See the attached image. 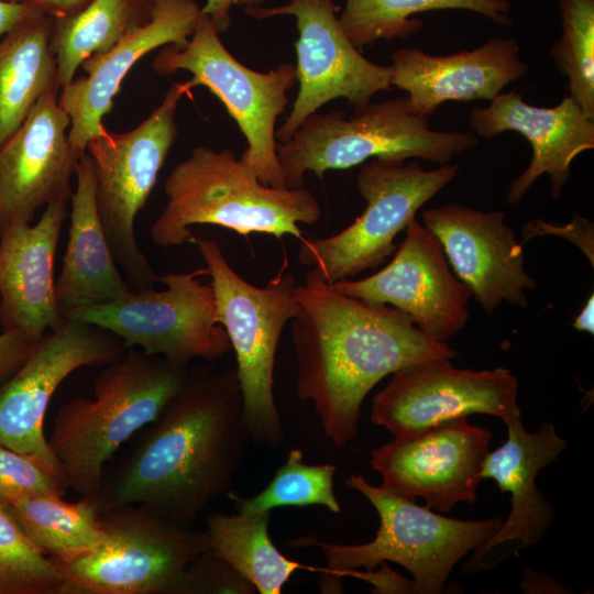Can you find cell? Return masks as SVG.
Here are the masks:
<instances>
[{
	"label": "cell",
	"instance_id": "obj_1",
	"mask_svg": "<svg viewBox=\"0 0 594 594\" xmlns=\"http://www.w3.org/2000/svg\"><path fill=\"white\" fill-rule=\"evenodd\" d=\"M153 426L95 497L99 512L147 507L191 527L232 491L251 440L235 367L188 371Z\"/></svg>",
	"mask_w": 594,
	"mask_h": 594
},
{
	"label": "cell",
	"instance_id": "obj_2",
	"mask_svg": "<svg viewBox=\"0 0 594 594\" xmlns=\"http://www.w3.org/2000/svg\"><path fill=\"white\" fill-rule=\"evenodd\" d=\"M295 299L296 393L312 403L323 433L337 448L356 438L362 404L385 376L413 363L458 355L402 310L346 296L315 270L297 283Z\"/></svg>",
	"mask_w": 594,
	"mask_h": 594
},
{
	"label": "cell",
	"instance_id": "obj_3",
	"mask_svg": "<svg viewBox=\"0 0 594 594\" xmlns=\"http://www.w3.org/2000/svg\"><path fill=\"white\" fill-rule=\"evenodd\" d=\"M167 202L150 229L157 246H180L194 237L195 224H213L240 235L265 233L302 238L299 223L314 224L320 205L306 188H274L226 148L198 146L168 175Z\"/></svg>",
	"mask_w": 594,
	"mask_h": 594
},
{
	"label": "cell",
	"instance_id": "obj_4",
	"mask_svg": "<svg viewBox=\"0 0 594 594\" xmlns=\"http://www.w3.org/2000/svg\"><path fill=\"white\" fill-rule=\"evenodd\" d=\"M187 366L130 349L105 365L92 397L79 396L56 413L48 446L66 484L81 497H96L106 463L138 430L154 422L178 392Z\"/></svg>",
	"mask_w": 594,
	"mask_h": 594
},
{
	"label": "cell",
	"instance_id": "obj_5",
	"mask_svg": "<svg viewBox=\"0 0 594 594\" xmlns=\"http://www.w3.org/2000/svg\"><path fill=\"white\" fill-rule=\"evenodd\" d=\"M345 485L361 493L375 508L380 528L373 540L361 544H339L301 537L292 547L316 546L327 566L322 590H341V578L364 568L372 572L387 561L397 563L413 575L410 593H442L448 576L464 557L487 541L503 519L462 520L442 516L427 506L369 483L361 474H350Z\"/></svg>",
	"mask_w": 594,
	"mask_h": 594
},
{
	"label": "cell",
	"instance_id": "obj_6",
	"mask_svg": "<svg viewBox=\"0 0 594 594\" xmlns=\"http://www.w3.org/2000/svg\"><path fill=\"white\" fill-rule=\"evenodd\" d=\"M206 264L216 302V320L235 352L243 416L252 441L277 447L284 427L274 398L276 350L285 326L298 312L297 282L284 266L263 287L242 278L218 242L190 239Z\"/></svg>",
	"mask_w": 594,
	"mask_h": 594
},
{
	"label": "cell",
	"instance_id": "obj_7",
	"mask_svg": "<svg viewBox=\"0 0 594 594\" xmlns=\"http://www.w3.org/2000/svg\"><path fill=\"white\" fill-rule=\"evenodd\" d=\"M477 143L473 132L432 130L428 117L414 113L405 96L369 103L350 117L342 111L315 112L290 139L277 143L276 154L286 187L301 188L307 172L322 178L329 169L350 168L372 158L418 157L444 165Z\"/></svg>",
	"mask_w": 594,
	"mask_h": 594
},
{
	"label": "cell",
	"instance_id": "obj_8",
	"mask_svg": "<svg viewBox=\"0 0 594 594\" xmlns=\"http://www.w3.org/2000/svg\"><path fill=\"white\" fill-rule=\"evenodd\" d=\"M190 90L187 81L174 82L162 102L134 129L114 133L105 128L86 147L95 167L102 229L117 265L134 292L160 283L138 245L135 220L177 138V107Z\"/></svg>",
	"mask_w": 594,
	"mask_h": 594
},
{
	"label": "cell",
	"instance_id": "obj_9",
	"mask_svg": "<svg viewBox=\"0 0 594 594\" xmlns=\"http://www.w3.org/2000/svg\"><path fill=\"white\" fill-rule=\"evenodd\" d=\"M152 66L160 76L187 70L193 75L187 81L191 89L208 88L246 140L240 158L262 184L287 188L276 154L275 123L285 111L288 90L297 81L293 64H280L267 73L246 67L222 44L213 22L201 12L194 33L183 43L162 46Z\"/></svg>",
	"mask_w": 594,
	"mask_h": 594
},
{
	"label": "cell",
	"instance_id": "obj_10",
	"mask_svg": "<svg viewBox=\"0 0 594 594\" xmlns=\"http://www.w3.org/2000/svg\"><path fill=\"white\" fill-rule=\"evenodd\" d=\"M105 541L66 563L62 594H177L187 566L209 550L206 529L195 530L147 507L124 505L100 513Z\"/></svg>",
	"mask_w": 594,
	"mask_h": 594
},
{
	"label": "cell",
	"instance_id": "obj_11",
	"mask_svg": "<svg viewBox=\"0 0 594 594\" xmlns=\"http://www.w3.org/2000/svg\"><path fill=\"white\" fill-rule=\"evenodd\" d=\"M206 267L160 276L165 288L131 290L101 305L64 311L65 320L88 323L116 336L125 348L162 356L187 366L193 360L216 361L231 344L216 320L211 284H204Z\"/></svg>",
	"mask_w": 594,
	"mask_h": 594
},
{
	"label": "cell",
	"instance_id": "obj_12",
	"mask_svg": "<svg viewBox=\"0 0 594 594\" xmlns=\"http://www.w3.org/2000/svg\"><path fill=\"white\" fill-rule=\"evenodd\" d=\"M458 172V164L425 170L415 161L404 164L370 160L356 177L358 191L366 201L363 213L337 234L301 238L297 251L299 263L315 270L329 284L377 267L396 251V235L416 218L418 209Z\"/></svg>",
	"mask_w": 594,
	"mask_h": 594
},
{
	"label": "cell",
	"instance_id": "obj_13",
	"mask_svg": "<svg viewBox=\"0 0 594 594\" xmlns=\"http://www.w3.org/2000/svg\"><path fill=\"white\" fill-rule=\"evenodd\" d=\"M124 349L112 333L78 321L65 320L46 332L22 366L0 384V444L33 459L66 483L44 435L51 399L72 373L108 365Z\"/></svg>",
	"mask_w": 594,
	"mask_h": 594
},
{
	"label": "cell",
	"instance_id": "obj_14",
	"mask_svg": "<svg viewBox=\"0 0 594 594\" xmlns=\"http://www.w3.org/2000/svg\"><path fill=\"white\" fill-rule=\"evenodd\" d=\"M332 0H290L273 8H245L250 15L262 20L274 15L296 18L297 98L276 138L285 142L305 119L327 102L344 98L354 110L370 103L373 96L389 89L392 66L365 58L350 42Z\"/></svg>",
	"mask_w": 594,
	"mask_h": 594
},
{
	"label": "cell",
	"instance_id": "obj_15",
	"mask_svg": "<svg viewBox=\"0 0 594 594\" xmlns=\"http://www.w3.org/2000/svg\"><path fill=\"white\" fill-rule=\"evenodd\" d=\"M450 360L429 359L394 372L373 397L372 422L402 437L474 414L505 425L521 418L518 378L508 369L462 370Z\"/></svg>",
	"mask_w": 594,
	"mask_h": 594
},
{
	"label": "cell",
	"instance_id": "obj_16",
	"mask_svg": "<svg viewBox=\"0 0 594 594\" xmlns=\"http://www.w3.org/2000/svg\"><path fill=\"white\" fill-rule=\"evenodd\" d=\"M492 438L468 418L448 420L372 450L371 466L381 474L382 487L448 513L458 503L475 502Z\"/></svg>",
	"mask_w": 594,
	"mask_h": 594
},
{
	"label": "cell",
	"instance_id": "obj_17",
	"mask_svg": "<svg viewBox=\"0 0 594 594\" xmlns=\"http://www.w3.org/2000/svg\"><path fill=\"white\" fill-rule=\"evenodd\" d=\"M393 260L359 280L342 279L333 287L350 297L397 308L430 338L446 342L469 320L470 289L449 267L437 237L414 218Z\"/></svg>",
	"mask_w": 594,
	"mask_h": 594
},
{
	"label": "cell",
	"instance_id": "obj_18",
	"mask_svg": "<svg viewBox=\"0 0 594 594\" xmlns=\"http://www.w3.org/2000/svg\"><path fill=\"white\" fill-rule=\"evenodd\" d=\"M507 439L487 453L482 480H494L501 492L510 493V512L498 530L476 548L462 571L486 572L525 549L538 546L554 522V507L537 485L538 473L566 448L553 424L544 421L535 432L517 418L506 424Z\"/></svg>",
	"mask_w": 594,
	"mask_h": 594
},
{
	"label": "cell",
	"instance_id": "obj_19",
	"mask_svg": "<svg viewBox=\"0 0 594 594\" xmlns=\"http://www.w3.org/2000/svg\"><path fill=\"white\" fill-rule=\"evenodd\" d=\"M421 217L483 310L492 314L504 301L527 306L526 289H534L536 282L524 267L522 246L504 212L449 204L427 209Z\"/></svg>",
	"mask_w": 594,
	"mask_h": 594
},
{
	"label": "cell",
	"instance_id": "obj_20",
	"mask_svg": "<svg viewBox=\"0 0 594 594\" xmlns=\"http://www.w3.org/2000/svg\"><path fill=\"white\" fill-rule=\"evenodd\" d=\"M53 87L0 147V229L31 223L38 208L72 197L70 178L80 155L68 139L70 118Z\"/></svg>",
	"mask_w": 594,
	"mask_h": 594
},
{
	"label": "cell",
	"instance_id": "obj_21",
	"mask_svg": "<svg viewBox=\"0 0 594 594\" xmlns=\"http://www.w3.org/2000/svg\"><path fill=\"white\" fill-rule=\"evenodd\" d=\"M201 8L195 0H153L151 20L133 29L111 50L86 58L85 75L59 90L58 103L70 118L68 139L80 155L102 133L121 82L136 62L166 44L183 43L195 31Z\"/></svg>",
	"mask_w": 594,
	"mask_h": 594
},
{
	"label": "cell",
	"instance_id": "obj_22",
	"mask_svg": "<svg viewBox=\"0 0 594 594\" xmlns=\"http://www.w3.org/2000/svg\"><path fill=\"white\" fill-rule=\"evenodd\" d=\"M486 107L469 117L477 136L492 139L506 131L518 132L531 147L528 167L510 183L506 201L518 202L543 174L550 176L551 197L559 199L571 175V164L594 147V119L565 96L556 107H536L524 101L516 90L501 92Z\"/></svg>",
	"mask_w": 594,
	"mask_h": 594
},
{
	"label": "cell",
	"instance_id": "obj_23",
	"mask_svg": "<svg viewBox=\"0 0 594 594\" xmlns=\"http://www.w3.org/2000/svg\"><path fill=\"white\" fill-rule=\"evenodd\" d=\"M392 62L391 85L407 92L410 110L425 117L447 101L492 100L529 69L517 41L502 36L449 55L403 47L393 53Z\"/></svg>",
	"mask_w": 594,
	"mask_h": 594
},
{
	"label": "cell",
	"instance_id": "obj_24",
	"mask_svg": "<svg viewBox=\"0 0 594 594\" xmlns=\"http://www.w3.org/2000/svg\"><path fill=\"white\" fill-rule=\"evenodd\" d=\"M69 197L46 205L34 226L0 229V304L2 330H19L35 340L65 321L57 304L54 258Z\"/></svg>",
	"mask_w": 594,
	"mask_h": 594
},
{
	"label": "cell",
	"instance_id": "obj_25",
	"mask_svg": "<svg viewBox=\"0 0 594 594\" xmlns=\"http://www.w3.org/2000/svg\"><path fill=\"white\" fill-rule=\"evenodd\" d=\"M75 176L68 242L55 280L62 314L111 302L132 290L119 271L99 219L95 167L87 152L79 157Z\"/></svg>",
	"mask_w": 594,
	"mask_h": 594
},
{
	"label": "cell",
	"instance_id": "obj_26",
	"mask_svg": "<svg viewBox=\"0 0 594 594\" xmlns=\"http://www.w3.org/2000/svg\"><path fill=\"white\" fill-rule=\"evenodd\" d=\"M52 26L53 18L38 14L0 40V147L25 121L38 99L58 87Z\"/></svg>",
	"mask_w": 594,
	"mask_h": 594
},
{
	"label": "cell",
	"instance_id": "obj_27",
	"mask_svg": "<svg viewBox=\"0 0 594 594\" xmlns=\"http://www.w3.org/2000/svg\"><path fill=\"white\" fill-rule=\"evenodd\" d=\"M272 512L226 515L206 519L209 549L230 563L260 594H280L299 569L319 571L283 554L271 539Z\"/></svg>",
	"mask_w": 594,
	"mask_h": 594
},
{
	"label": "cell",
	"instance_id": "obj_28",
	"mask_svg": "<svg viewBox=\"0 0 594 594\" xmlns=\"http://www.w3.org/2000/svg\"><path fill=\"white\" fill-rule=\"evenodd\" d=\"M153 0H91L79 12L53 19L51 45L59 89L72 84L81 63L111 50L152 18Z\"/></svg>",
	"mask_w": 594,
	"mask_h": 594
},
{
	"label": "cell",
	"instance_id": "obj_29",
	"mask_svg": "<svg viewBox=\"0 0 594 594\" xmlns=\"http://www.w3.org/2000/svg\"><path fill=\"white\" fill-rule=\"evenodd\" d=\"M8 505L30 539L56 562L78 559L106 539L95 497L68 503L63 496L43 494Z\"/></svg>",
	"mask_w": 594,
	"mask_h": 594
},
{
	"label": "cell",
	"instance_id": "obj_30",
	"mask_svg": "<svg viewBox=\"0 0 594 594\" xmlns=\"http://www.w3.org/2000/svg\"><path fill=\"white\" fill-rule=\"evenodd\" d=\"M510 7L507 0H346L339 21L350 42L360 50L381 38L404 40L418 33L422 22L410 19L417 13L462 9L508 25Z\"/></svg>",
	"mask_w": 594,
	"mask_h": 594
},
{
	"label": "cell",
	"instance_id": "obj_31",
	"mask_svg": "<svg viewBox=\"0 0 594 594\" xmlns=\"http://www.w3.org/2000/svg\"><path fill=\"white\" fill-rule=\"evenodd\" d=\"M334 464H307L302 451L292 449L268 485L252 497L230 491L227 495L242 513L272 512L282 506L320 505L334 514L341 506L334 493Z\"/></svg>",
	"mask_w": 594,
	"mask_h": 594
},
{
	"label": "cell",
	"instance_id": "obj_32",
	"mask_svg": "<svg viewBox=\"0 0 594 594\" xmlns=\"http://www.w3.org/2000/svg\"><path fill=\"white\" fill-rule=\"evenodd\" d=\"M59 565L26 535L0 501V594H62Z\"/></svg>",
	"mask_w": 594,
	"mask_h": 594
},
{
	"label": "cell",
	"instance_id": "obj_33",
	"mask_svg": "<svg viewBox=\"0 0 594 594\" xmlns=\"http://www.w3.org/2000/svg\"><path fill=\"white\" fill-rule=\"evenodd\" d=\"M561 36L550 48L569 96L594 119V0H558Z\"/></svg>",
	"mask_w": 594,
	"mask_h": 594
},
{
	"label": "cell",
	"instance_id": "obj_34",
	"mask_svg": "<svg viewBox=\"0 0 594 594\" xmlns=\"http://www.w3.org/2000/svg\"><path fill=\"white\" fill-rule=\"evenodd\" d=\"M67 484L33 459L0 444V501L12 504L25 497L64 496Z\"/></svg>",
	"mask_w": 594,
	"mask_h": 594
},
{
	"label": "cell",
	"instance_id": "obj_35",
	"mask_svg": "<svg viewBox=\"0 0 594 594\" xmlns=\"http://www.w3.org/2000/svg\"><path fill=\"white\" fill-rule=\"evenodd\" d=\"M256 590L230 563L210 549L185 570L177 594H254Z\"/></svg>",
	"mask_w": 594,
	"mask_h": 594
},
{
	"label": "cell",
	"instance_id": "obj_36",
	"mask_svg": "<svg viewBox=\"0 0 594 594\" xmlns=\"http://www.w3.org/2000/svg\"><path fill=\"white\" fill-rule=\"evenodd\" d=\"M558 235L575 244L594 266V223L582 216L574 215L570 223L556 226L535 218L528 221L521 230L524 241L535 237Z\"/></svg>",
	"mask_w": 594,
	"mask_h": 594
},
{
	"label": "cell",
	"instance_id": "obj_37",
	"mask_svg": "<svg viewBox=\"0 0 594 594\" xmlns=\"http://www.w3.org/2000/svg\"><path fill=\"white\" fill-rule=\"evenodd\" d=\"M38 340L19 330H2L0 333V384L22 366Z\"/></svg>",
	"mask_w": 594,
	"mask_h": 594
},
{
	"label": "cell",
	"instance_id": "obj_38",
	"mask_svg": "<svg viewBox=\"0 0 594 594\" xmlns=\"http://www.w3.org/2000/svg\"><path fill=\"white\" fill-rule=\"evenodd\" d=\"M264 0H207L201 12L213 22L219 33L226 32L231 25L230 9L232 6L251 8L263 3Z\"/></svg>",
	"mask_w": 594,
	"mask_h": 594
},
{
	"label": "cell",
	"instance_id": "obj_39",
	"mask_svg": "<svg viewBox=\"0 0 594 594\" xmlns=\"http://www.w3.org/2000/svg\"><path fill=\"white\" fill-rule=\"evenodd\" d=\"M33 7L42 14L53 19L73 15L84 9L91 0H6Z\"/></svg>",
	"mask_w": 594,
	"mask_h": 594
},
{
	"label": "cell",
	"instance_id": "obj_40",
	"mask_svg": "<svg viewBox=\"0 0 594 594\" xmlns=\"http://www.w3.org/2000/svg\"><path fill=\"white\" fill-rule=\"evenodd\" d=\"M42 14L28 4L0 0V40L24 20Z\"/></svg>",
	"mask_w": 594,
	"mask_h": 594
},
{
	"label": "cell",
	"instance_id": "obj_41",
	"mask_svg": "<svg viewBox=\"0 0 594 594\" xmlns=\"http://www.w3.org/2000/svg\"><path fill=\"white\" fill-rule=\"evenodd\" d=\"M572 327L581 332L594 333V295L592 294L582 310L574 318Z\"/></svg>",
	"mask_w": 594,
	"mask_h": 594
},
{
	"label": "cell",
	"instance_id": "obj_42",
	"mask_svg": "<svg viewBox=\"0 0 594 594\" xmlns=\"http://www.w3.org/2000/svg\"><path fill=\"white\" fill-rule=\"evenodd\" d=\"M0 327H1V304H0Z\"/></svg>",
	"mask_w": 594,
	"mask_h": 594
}]
</instances>
